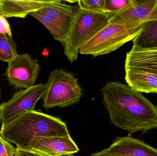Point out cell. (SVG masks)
Returning <instances> with one entry per match:
<instances>
[{
	"label": "cell",
	"mask_w": 157,
	"mask_h": 156,
	"mask_svg": "<svg viewBox=\"0 0 157 156\" xmlns=\"http://www.w3.org/2000/svg\"><path fill=\"white\" fill-rule=\"evenodd\" d=\"M14 156H46L36 152L16 147Z\"/></svg>",
	"instance_id": "21"
},
{
	"label": "cell",
	"mask_w": 157,
	"mask_h": 156,
	"mask_svg": "<svg viewBox=\"0 0 157 156\" xmlns=\"http://www.w3.org/2000/svg\"><path fill=\"white\" fill-rule=\"evenodd\" d=\"M141 26V31L132 40V47L143 49L157 48V21L145 22Z\"/></svg>",
	"instance_id": "15"
},
{
	"label": "cell",
	"mask_w": 157,
	"mask_h": 156,
	"mask_svg": "<svg viewBox=\"0 0 157 156\" xmlns=\"http://www.w3.org/2000/svg\"><path fill=\"white\" fill-rule=\"evenodd\" d=\"M61 156H74L73 154H68V155H65Z\"/></svg>",
	"instance_id": "23"
},
{
	"label": "cell",
	"mask_w": 157,
	"mask_h": 156,
	"mask_svg": "<svg viewBox=\"0 0 157 156\" xmlns=\"http://www.w3.org/2000/svg\"><path fill=\"white\" fill-rule=\"evenodd\" d=\"M78 2L84 8L96 12H105V0H82Z\"/></svg>",
	"instance_id": "18"
},
{
	"label": "cell",
	"mask_w": 157,
	"mask_h": 156,
	"mask_svg": "<svg viewBox=\"0 0 157 156\" xmlns=\"http://www.w3.org/2000/svg\"><path fill=\"white\" fill-rule=\"evenodd\" d=\"M76 11L71 5L60 0H52L49 3L29 15L39 21L54 39L62 45L67 39Z\"/></svg>",
	"instance_id": "6"
},
{
	"label": "cell",
	"mask_w": 157,
	"mask_h": 156,
	"mask_svg": "<svg viewBox=\"0 0 157 156\" xmlns=\"http://www.w3.org/2000/svg\"><path fill=\"white\" fill-rule=\"evenodd\" d=\"M69 135L67 125L60 119L35 110L2 125L0 130V136L3 139L25 150L36 137Z\"/></svg>",
	"instance_id": "2"
},
{
	"label": "cell",
	"mask_w": 157,
	"mask_h": 156,
	"mask_svg": "<svg viewBox=\"0 0 157 156\" xmlns=\"http://www.w3.org/2000/svg\"><path fill=\"white\" fill-rule=\"evenodd\" d=\"M124 68L148 71L157 75V48L132 47L126 54Z\"/></svg>",
	"instance_id": "13"
},
{
	"label": "cell",
	"mask_w": 157,
	"mask_h": 156,
	"mask_svg": "<svg viewBox=\"0 0 157 156\" xmlns=\"http://www.w3.org/2000/svg\"><path fill=\"white\" fill-rule=\"evenodd\" d=\"M1 90H0V99H1Z\"/></svg>",
	"instance_id": "24"
},
{
	"label": "cell",
	"mask_w": 157,
	"mask_h": 156,
	"mask_svg": "<svg viewBox=\"0 0 157 156\" xmlns=\"http://www.w3.org/2000/svg\"><path fill=\"white\" fill-rule=\"evenodd\" d=\"M90 156H115L111 155L109 154L105 153L103 150L98 152V153H95V154H92Z\"/></svg>",
	"instance_id": "22"
},
{
	"label": "cell",
	"mask_w": 157,
	"mask_h": 156,
	"mask_svg": "<svg viewBox=\"0 0 157 156\" xmlns=\"http://www.w3.org/2000/svg\"><path fill=\"white\" fill-rule=\"evenodd\" d=\"M78 2L71 29L62 44L64 54L71 63L77 60L81 48L106 26L115 14L88 10Z\"/></svg>",
	"instance_id": "3"
},
{
	"label": "cell",
	"mask_w": 157,
	"mask_h": 156,
	"mask_svg": "<svg viewBox=\"0 0 157 156\" xmlns=\"http://www.w3.org/2000/svg\"><path fill=\"white\" fill-rule=\"evenodd\" d=\"M105 153L115 156H157V148L136 138L126 136L117 137Z\"/></svg>",
	"instance_id": "11"
},
{
	"label": "cell",
	"mask_w": 157,
	"mask_h": 156,
	"mask_svg": "<svg viewBox=\"0 0 157 156\" xmlns=\"http://www.w3.org/2000/svg\"><path fill=\"white\" fill-rule=\"evenodd\" d=\"M46 156L73 154L79 149L71 136L34 138L27 149Z\"/></svg>",
	"instance_id": "10"
},
{
	"label": "cell",
	"mask_w": 157,
	"mask_h": 156,
	"mask_svg": "<svg viewBox=\"0 0 157 156\" xmlns=\"http://www.w3.org/2000/svg\"><path fill=\"white\" fill-rule=\"evenodd\" d=\"M52 0H0V14L6 18H24L49 3Z\"/></svg>",
	"instance_id": "12"
},
{
	"label": "cell",
	"mask_w": 157,
	"mask_h": 156,
	"mask_svg": "<svg viewBox=\"0 0 157 156\" xmlns=\"http://www.w3.org/2000/svg\"><path fill=\"white\" fill-rule=\"evenodd\" d=\"M111 123L130 134L157 128V106L127 84L109 82L101 90Z\"/></svg>",
	"instance_id": "1"
},
{
	"label": "cell",
	"mask_w": 157,
	"mask_h": 156,
	"mask_svg": "<svg viewBox=\"0 0 157 156\" xmlns=\"http://www.w3.org/2000/svg\"><path fill=\"white\" fill-rule=\"evenodd\" d=\"M17 49L12 38L0 33V60L8 64L18 56Z\"/></svg>",
	"instance_id": "16"
},
{
	"label": "cell",
	"mask_w": 157,
	"mask_h": 156,
	"mask_svg": "<svg viewBox=\"0 0 157 156\" xmlns=\"http://www.w3.org/2000/svg\"><path fill=\"white\" fill-rule=\"evenodd\" d=\"M141 26L133 27L114 15L109 24L80 49L79 54L94 57L109 54L132 40Z\"/></svg>",
	"instance_id": "4"
},
{
	"label": "cell",
	"mask_w": 157,
	"mask_h": 156,
	"mask_svg": "<svg viewBox=\"0 0 157 156\" xmlns=\"http://www.w3.org/2000/svg\"><path fill=\"white\" fill-rule=\"evenodd\" d=\"M127 85L141 93H157V75L138 69L124 68Z\"/></svg>",
	"instance_id": "14"
},
{
	"label": "cell",
	"mask_w": 157,
	"mask_h": 156,
	"mask_svg": "<svg viewBox=\"0 0 157 156\" xmlns=\"http://www.w3.org/2000/svg\"><path fill=\"white\" fill-rule=\"evenodd\" d=\"M46 89V83L35 84L28 89H20L8 101L2 103L0 104L1 125L7 123L24 113L34 110Z\"/></svg>",
	"instance_id": "7"
},
{
	"label": "cell",
	"mask_w": 157,
	"mask_h": 156,
	"mask_svg": "<svg viewBox=\"0 0 157 156\" xmlns=\"http://www.w3.org/2000/svg\"><path fill=\"white\" fill-rule=\"evenodd\" d=\"M132 0H105V12L116 14L126 8Z\"/></svg>",
	"instance_id": "17"
},
{
	"label": "cell",
	"mask_w": 157,
	"mask_h": 156,
	"mask_svg": "<svg viewBox=\"0 0 157 156\" xmlns=\"http://www.w3.org/2000/svg\"><path fill=\"white\" fill-rule=\"evenodd\" d=\"M16 147L0 136V156H14Z\"/></svg>",
	"instance_id": "19"
},
{
	"label": "cell",
	"mask_w": 157,
	"mask_h": 156,
	"mask_svg": "<svg viewBox=\"0 0 157 156\" xmlns=\"http://www.w3.org/2000/svg\"><path fill=\"white\" fill-rule=\"evenodd\" d=\"M8 64L5 75L11 86L25 89L35 85L40 70L37 60L25 53L18 55Z\"/></svg>",
	"instance_id": "8"
},
{
	"label": "cell",
	"mask_w": 157,
	"mask_h": 156,
	"mask_svg": "<svg viewBox=\"0 0 157 156\" xmlns=\"http://www.w3.org/2000/svg\"><path fill=\"white\" fill-rule=\"evenodd\" d=\"M115 16L133 27L145 22L157 21V0H132Z\"/></svg>",
	"instance_id": "9"
},
{
	"label": "cell",
	"mask_w": 157,
	"mask_h": 156,
	"mask_svg": "<svg viewBox=\"0 0 157 156\" xmlns=\"http://www.w3.org/2000/svg\"><path fill=\"white\" fill-rule=\"evenodd\" d=\"M0 33L12 38L11 27L6 18L0 14Z\"/></svg>",
	"instance_id": "20"
},
{
	"label": "cell",
	"mask_w": 157,
	"mask_h": 156,
	"mask_svg": "<svg viewBox=\"0 0 157 156\" xmlns=\"http://www.w3.org/2000/svg\"><path fill=\"white\" fill-rule=\"evenodd\" d=\"M46 84V91L42 97L45 109L69 107L78 103L82 98L78 79L64 70L52 71Z\"/></svg>",
	"instance_id": "5"
}]
</instances>
